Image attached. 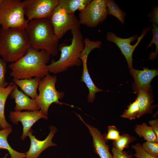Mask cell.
Returning a JSON list of instances; mask_svg holds the SVG:
<instances>
[{"mask_svg":"<svg viewBox=\"0 0 158 158\" xmlns=\"http://www.w3.org/2000/svg\"><path fill=\"white\" fill-rule=\"evenodd\" d=\"M39 50L30 47L24 56L9 65L13 80L33 77L42 79L49 74L47 63L51 56L45 50Z\"/></svg>","mask_w":158,"mask_h":158,"instance_id":"cell-1","label":"cell"},{"mask_svg":"<svg viewBox=\"0 0 158 158\" xmlns=\"http://www.w3.org/2000/svg\"><path fill=\"white\" fill-rule=\"evenodd\" d=\"M25 31L30 47L45 50L52 56L58 54L59 40L54 33L49 18L29 20Z\"/></svg>","mask_w":158,"mask_h":158,"instance_id":"cell-2","label":"cell"},{"mask_svg":"<svg viewBox=\"0 0 158 158\" xmlns=\"http://www.w3.org/2000/svg\"><path fill=\"white\" fill-rule=\"evenodd\" d=\"M71 31L72 38L71 44L62 43L59 45L60 57L56 61L52 60L47 65L49 72L56 74L66 71L70 68L81 65L80 56L84 46V39L80 29Z\"/></svg>","mask_w":158,"mask_h":158,"instance_id":"cell-3","label":"cell"},{"mask_svg":"<svg viewBox=\"0 0 158 158\" xmlns=\"http://www.w3.org/2000/svg\"><path fill=\"white\" fill-rule=\"evenodd\" d=\"M30 47L25 29H0V56L6 62L17 61L25 54Z\"/></svg>","mask_w":158,"mask_h":158,"instance_id":"cell-4","label":"cell"},{"mask_svg":"<svg viewBox=\"0 0 158 158\" xmlns=\"http://www.w3.org/2000/svg\"><path fill=\"white\" fill-rule=\"evenodd\" d=\"M25 16L20 0H3L0 5V25L4 29H25L29 21Z\"/></svg>","mask_w":158,"mask_h":158,"instance_id":"cell-5","label":"cell"},{"mask_svg":"<svg viewBox=\"0 0 158 158\" xmlns=\"http://www.w3.org/2000/svg\"><path fill=\"white\" fill-rule=\"evenodd\" d=\"M57 81L56 75H51L49 73L41 79L38 87L39 93L35 100L40 110L46 116L48 114L49 108L53 103L74 107L59 101L63 97L64 94L63 92L56 90L55 84Z\"/></svg>","mask_w":158,"mask_h":158,"instance_id":"cell-6","label":"cell"},{"mask_svg":"<svg viewBox=\"0 0 158 158\" xmlns=\"http://www.w3.org/2000/svg\"><path fill=\"white\" fill-rule=\"evenodd\" d=\"M49 18L59 40L68 31L80 29V27L79 19L75 14L67 13L59 5L54 8Z\"/></svg>","mask_w":158,"mask_h":158,"instance_id":"cell-7","label":"cell"},{"mask_svg":"<svg viewBox=\"0 0 158 158\" xmlns=\"http://www.w3.org/2000/svg\"><path fill=\"white\" fill-rule=\"evenodd\" d=\"M152 27L151 25L143 29L141 35L138 37L137 35H135L128 38H123L116 36L112 32L107 33V40L114 43L119 48L126 59L129 70L133 68L132 56L135 49Z\"/></svg>","mask_w":158,"mask_h":158,"instance_id":"cell-8","label":"cell"},{"mask_svg":"<svg viewBox=\"0 0 158 158\" xmlns=\"http://www.w3.org/2000/svg\"><path fill=\"white\" fill-rule=\"evenodd\" d=\"M107 15L105 0H93L80 11L78 19L81 24L94 28L105 21Z\"/></svg>","mask_w":158,"mask_h":158,"instance_id":"cell-9","label":"cell"},{"mask_svg":"<svg viewBox=\"0 0 158 158\" xmlns=\"http://www.w3.org/2000/svg\"><path fill=\"white\" fill-rule=\"evenodd\" d=\"M59 0H24L22 1L25 16L29 20L35 19L49 18Z\"/></svg>","mask_w":158,"mask_h":158,"instance_id":"cell-10","label":"cell"},{"mask_svg":"<svg viewBox=\"0 0 158 158\" xmlns=\"http://www.w3.org/2000/svg\"><path fill=\"white\" fill-rule=\"evenodd\" d=\"M9 118L11 122L15 124L18 122H21L23 126V133L21 138L24 140L33 124L41 118L48 119L47 116L44 115L40 110L28 111L22 112L21 111H11Z\"/></svg>","mask_w":158,"mask_h":158,"instance_id":"cell-11","label":"cell"},{"mask_svg":"<svg viewBox=\"0 0 158 158\" xmlns=\"http://www.w3.org/2000/svg\"><path fill=\"white\" fill-rule=\"evenodd\" d=\"M50 132L47 137L43 140L37 139L32 135L33 131L31 129L27 136L30 139L31 144L29 150L25 153V158H38L40 154L47 148L50 146H55L56 144L53 143L52 140L57 131L56 128L54 126L49 127Z\"/></svg>","mask_w":158,"mask_h":158,"instance_id":"cell-12","label":"cell"},{"mask_svg":"<svg viewBox=\"0 0 158 158\" xmlns=\"http://www.w3.org/2000/svg\"><path fill=\"white\" fill-rule=\"evenodd\" d=\"M129 71L134 80L132 87L135 92H137L142 90L152 91L151 83L153 79L158 75V70L144 67L142 70L133 68Z\"/></svg>","mask_w":158,"mask_h":158,"instance_id":"cell-13","label":"cell"},{"mask_svg":"<svg viewBox=\"0 0 158 158\" xmlns=\"http://www.w3.org/2000/svg\"><path fill=\"white\" fill-rule=\"evenodd\" d=\"M80 119L89 130L93 138L94 151L100 158H112V154L109 151V147L99 130L86 123L79 114H77Z\"/></svg>","mask_w":158,"mask_h":158,"instance_id":"cell-14","label":"cell"},{"mask_svg":"<svg viewBox=\"0 0 158 158\" xmlns=\"http://www.w3.org/2000/svg\"><path fill=\"white\" fill-rule=\"evenodd\" d=\"M11 98L14 99L16 104L15 111L25 110L29 111L39 110L40 109L35 99L30 98L21 91L16 85L10 95Z\"/></svg>","mask_w":158,"mask_h":158,"instance_id":"cell-15","label":"cell"},{"mask_svg":"<svg viewBox=\"0 0 158 158\" xmlns=\"http://www.w3.org/2000/svg\"><path fill=\"white\" fill-rule=\"evenodd\" d=\"M136 99L139 107L137 118L144 115L152 113L153 109L157 105H152L153 102L152 91L140 90L137 92Z\"/></svg>","mask_w":158,"mask_h":158,"instance_id":"cell-16","label":"cell"},{"mask_svg":"<svg viewBox=\"0 0 158 158\" xmlns=\"http://www.w3.org/2000/svg\"><path fill=\"white\" fill-rule=\"evenodd\" d=\"M88 56L81 55L80 59L82 62L83 70L81 81L84 82L88 89L89 93L88 94V101L93 102L95 97L96 93L103 90L98 88L94 84L90 75L87 67Z\"/></svg>","mask_w":158,"mask_h":158,"instance_id":"cell-17","label":"cell"},{"mask_svg":"<svg viewBox=\"0 0 158 158\" xmlns=\"http://www.w3.org/2000/svg\"><path fill=\"white\" fill-rule=\"evenodd\" d=\"M41 80L40 78L35 77L30 79H16L13 81L24 93L35 99L38 96L37 91Z\"/></svg>","mask_w":158,"mask_h":158,"instance_id":"cell-18","label":"cell"},{"mask_svg":"<svg viewBox=\"0 0 158 158\" xmlns=\"http://www.w3.org/2000/svg\"><path fill=\"white\" fill-rule=\"evenodd\" d=\"M16 86L13 82H12L6 87L0 89V127L1 129L12 127L6 120L4 108L8 97Z\"/></svg>","mask_w":158,"mask_h":158,"instance_id":"cell-19","label":"cell"},{"mask_svg":"<svg viewBox=\"0 0 158 158\" xmlns=\"http://www.w3.org/2000/svg\"><path fill=\"white\" fill-rule=\"evenodd\" d=\"M12 131V127L0 130V149L7 150L10 154V158H25V153L19 152L15 150L11 147L8 142V137Z\"/></svg>","mask_w":158,"mask_h":158,"instance_id":"cell-20","label":"cell"},{"mask_svg":"<svg viewBox=\"0 0 158 158\" xmlns=\"http://www.w3.org/2000/svg\"><path fill=\"white\" fill-rule=\"evenodd\" d=\"M92 0H59V5L67 13L74 14L84 9Z\"/></svg>","mask_w":158,"mask_h":158,"instance_id":"cell-21","label":"cell"},{"mask_svg":"<svg viewBox=\"0 0 158 158\" xmlns=\"http://www.w3.org/2000/svg\"><path fill=\"white\" fill-rule=\"evenodd\" d=\"M134 131L140 138H143L147 141L158 142V138L152 128L145 122L136 125Z\"/></svg>","mask_w":158,"mask_h":158,"instance_id":"cell-22","label":"cell"},{"mask_svg":"<svg viewBox=\"0 0 158 158\" xmlns=\"http://www.w3.org/2000/svg\"><path fill=\"white\" fill-rule=\"evenodd\" d=\"M107 15H111L117 18L122 24L125 23L126 13L119 8L118 5L114 0H105Z\"/></svg>","mask_w":158,"mask_h":158,"instance_id":"cell-23","label":"cell"},{"mask_svg":"<svg viewBox=\"0 0 158 158\" xmlns=\"http://www.w3.org/2000/svg\"><path fill=\"white\" fill-rule=\"evenodd\" d=\"M136 140L135 137L124 133L121 135L118 139L113 140L112 145L115 148L123 151L125 148H128L129 145Z\"/></svg>","mask_w":158,"mask_h":158,"instance_id":"cell-24","label":"cell"},{"mask_svg":"<svg viewBox=\"0 0 158 158\" xmlns=\"http://www.w3.org/2000/svg\"><path fill=\"white\" fill-rule=\"evenodd\" d=\"M152 39L146 48V50L154 44L156 46V50L154 52L152 51L150 53L148 60H152L157 57L158 54V25L155 23H152Z\"/></svg>","mask_w":158,"mask_h":158,"instance_id":"cell-25","label":"cell"},{"mask_svg":"<svg viewBox=\"0 0 158 158\" xmlns=\"http://www.w3.org/2000/svg\"><path fill=\"white\" fill-rule=\"evenodd\" d=\"M139 110L138 102L135 99L134 101L128 106L127 109L125 110L121 117L130 120H135L137 118Z\"/></svg>","mask_w":158,"mask_h":158,"instance_id":"cell-26","label":"cell"},{"mask_svg":"<svg viewBox=\"0 0 158 158\" xmlns=\"http://www.w3.org/2000/svg\"><path fill=\"white\" fill-rule=\"evenodd\" d=\"M142 146L144 150L150 155L158 157V142L146 141Z\"/></svg>","mask_w":158,"mask_h":158,"instance_id":"cell-27","label":"cell"},{"mask_svg":"<svg viewBox=\"0 0 158 158\" xmlns=\"http://www.w3.org/2000/svg\"><path fill=\"white\" fill-rule=\"evenodd\" d=\"M108 132L103 135L105 140L108 142L109 140H114L120 137V132L114 125L109 126L107 127Z\"/></svg>","mask_w":158,"mask_h":158,"instance_id":"cell-28","label":"cell"},{"mask_svg":"<svg viewBox=\"0 0 158 158\" xmlns=\"http://www.w3.org/2000/svg\"><path fill=\"white\" fill-rule=\"evenodd\" d=\"M131 147L135 151V154H132L136 158H158L154 157L145 151L142 147V145L139 143H137L134 145H132Z\"/></svg>","mask_w":158,"mask_h":158,"instance_id":"cell-29","label":"cell"},{"mask_svg":"<svg viewBox=\"0 0 158 158\" xmlns=\"http://www.w3.org/2000/svg\"><path fill=\"white\" fill-rule=\"evenodd\" d=\"M6 63L3 59L0 58V89L5 88L8 85L5 78L6 71Z\"/></svg>","mask_w":158,"mask_h":158,"instance_id":"cell-30","label":"cell"},{"mask_svg":"<svg viewBox=\"0 0 158 158\" xmlns=\"http://www.w3.org/2000/svg\"><path fill=\"white\" fill-rule=\"evenodd\" d=\"M112 158H132L133 155L125 151L119 150L113 147L111 150Z\"/></svg>","mask_w":158,"mask_h":158,"instance_id":"cell-31","label":"cell"},{"mask_svg":"<svg viewBox=\"0 0 158 158\" xmlns=\"http://www.w3.org/2000/svg\"><path fill=\"white\" fill-rule=\"evenodd\" d=\"M150 18L149 21L150 22L155 23L158 25V6H156L153 8L151 11L148 14Z\"/></svg>","mask_w":158,"mask_h":158,"instance_id":"cell-32","label":"cell"},{"mask_svg":"<svg viewBox=\"0 0 158 158\" xmlns=\"http://www.w3.org/2000/svg\"><path fill=\"white\" fill-rule=\"evenodd\" d=\"M150 126L151 127L154 133L158 138V119L157 118L152 119L148 122Z\"/></svg>","mask_w":158,"mask_h":158,"instance_id":"cell-33","label":"cell"},{"mask_svg":"<svg viewBox=\"0 0 158 158\" xmlns=\"http://www.w3.org/2000/svg\"><path fill=\"white\" fill-rule=\"evenodd\" d=\"M3 0H0V5L3 2Z\"/></svg>","mask_w":158,"mask_h":158,"instance_id":"cell-34","label":"cell"},{"mask_svg":"<svg viewBox=\"0 0 158 158\" xmlns=\"http://www.w3.org/2000/svg\"><path fill=\"white\" fill-rule=\"evenodd\" d=\"M38 158H39V157H38Z\"/></svg>","mask_w":158,"mask_h":158,"instance_id":"cell-35","label":"cell"},{"mask_svg":"<svg viewBox=\"0 0 158 158\" xmlns=\"http://www.w3.org/2000/svg\"></svg>","mask_w":158,"mask_h":158,"instance_id":"cell-36","label":"cell"}]
</instances>
